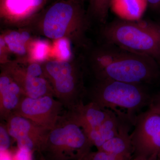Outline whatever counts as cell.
Instances as JSON below:
<instances>
[{"label":"cell","mask_w":160,"mask_h":160,"mask_svg":"<svg viewBox=\"0 0 160 160\" xmlns=\"http://www.w3.org/2000/svg\"><path fill=\"white\" fill-rule=\"evenodd\" d=\"M89 63L96 79H109L146 85L160 78V69L154 59L106 43L91 52Z\"/></svg>","instance_id":"obj_1"},{"label":"cell","mask_w":160,"mask_h":160,"mask_svg":"<svg viewBox=\"0 0 160 160\" xmlns=\"http://www.w3.org/2000/svg\"><path fill=\"white\" fill-rule=\"evenodd\" d=\"M89 20L82 0H56L45 7L28 27L47 38L85 43Z\"/></svg>","instance_id":"obj_2"},{"label":"cell","mask_w":160,"mask_h":160,"mask_svg":"<svg viewBox=\"0 0 160 160\" xmlns=\"http://www.w3.org/2000/svg\"><path fill=\"white\" fill-rule=\"evenodd\" d=\"M96 80L93 86L86 90V96L101 109H110L118 116L126 114L121 109L125 110L132 125L135 117L149 107L152 95L145 85L109 79Z\"/></svg>","instance_id":"obj_3"},{"label":"cell","mask_w":160,"mask_h":160,"mask_svg":"<svg viewBox=\"0 0 160 160\" xmlns=\"http://www.w3.org/2000/svg\"><path fill=\"white\" fill-rule=\"evenodd\" d=\"M106 42L160 62V25L149 21L119 19L105 25Z\"/></svg>","instance_id":"obj_4"},{"label":"cell","mask_w":160,"mask_h":160,"mask_svg":"<svg viewBox=\"0 0 160 160\" xmlns=\"http://www.w3.org/2000/svg\"><path fill=\"white\" fill-rule=\"evenodd\" d=\"M80 60L49 59L42 63L51 84L54 97L67 110L83 102L86 90L84 84V67Z\"/></svg>","instance_id":"obj_5"},{"label":"cell","mask_w":160,"mask_h":160,"mask_svg":"<svg viewBox=\"0 0 160 160\" xmlns=\"http://www.w3.org/2000/svg\"><path fill=\"white\" fill-rule=\"evenodd\" d=\"M92 146L84 129L62 115L49 131L40 152L47 160H78Z\"/></svg>","instance_id":"obj_6"},{"label":"cell","mask_w":160,"mask_h":160,"mask_svg":"<svg viewBox=\"0 0 160 160\" xmlns=\"http://www.w3.org/2000/svg\"><path fill=\"white\" fill-rule=\"evenodd\" d=\"M132 126L130 137L133 158H158L160 155V114L148 109L135 117Z\"/></svg>","instance_id":"obj_7"},{"label":"cell","mask_w":160,"mask_h":160,"mask_svg":"<svg viewBox=\"0 0 160 160\" xmlns=\"http://www.w3.org/2000/svg\"><path fill=\"white\" fill-rule=\"evenodd\" d=\"M1 69L11 76L26 96L34 98L47 95L54 96L42 63L13 61L2 64Z\"/></svg>","instance_id":"obj_8"},{"label":"cell","mask_w":160,"mask_h":160,"mask_svg":"<svg viewBox=\"0 0 160 160\" xmlns=\"http://www.w3.org/2000/svg\"><path fill=\"white\" fill-rule=\"evenodd\" d=\"M63 106L52 95L36 98L25 96L13 114L26 118L46 129L51 130L61 116Z\"/></svg>","instance_id":"obj_9"},{"label":"cell","mask_w":160,"mask_h":160,"mask_svg":"<svg viewBox=\"0 0 160 160\" xmlns=\"http://www.w3.org/2000/svg\"><path fill=\"white\" fill-rule=\"evenodd\" d=\"M6 121L8 132L16 141L18 149L32 152L41 151L50 130L15 114H12Z\"/></svg>","instance_id":"obj_10"},{"label":"cell","mask_w":160,"mask_h":160,"mask_svg":"<svg viewBox=\"0 0 160 160\" xmlns=\"http://www.w3.org/2000/svg\"><path fill=\"white\" fill-rule=\"evenodd\" d=\"M48 0H0L2 22L17 28L29 26L45 8Z\"/></svg>","instance_id":"obj_11"},{"label":"cell","mask_w":160,"mask_h":160,"mask_svg":"<svg viewBox=\"0 0 160 160\" xmlns=\"http://www.w3.org/2000/svg\"><path fill=\"white\" fill-rule=\"evenodd\" d=\"M18 28L9 29L1 35V64L7 62L10 54L17 62H29L30 47L34 40L31 35L33 31L28 27Z\"/></svg>","instance_id":"obj_12"},{"label":"cell","mask_w":160,"mask_h":160,"mask_svg":"<svg viewBox=\"0 0 160 160\" xmlns=\"http://www.w3.org/2000/svg\"><path fill=\"white\" fill-rule=\"evenodd\" d=\"M111 111L109 109H101L92 102L84 104L83 102L72 109L67 110L63 115L82 127L87 133L100 126Z\"/></svg>","instance_id":"obj_13"},{"label":"cell","mask_w":160,"mask_h":160,"mask_svg":"<svg viewBox=\"0 0 160 160\" xmlns=\"http://www.w3.org/2000/svg\"><path fill=\"white\" fill-rule=\"evenodd\" d=\"M26 96L22 88L7 72L0 75V116L6 120L13 114L21 100Z\"/></svg>","instance_id":"obj_14"},{"label":"cell","mask_w":160,"mask_h":160,"mask_svg":"<svg viewBox=\"0 0 160 160\" xmlns=\"http://www.w3.org/2000/svg\"><path fill=\"white\" fill-rule=\"evenodd\" d=\"M119 118L120 124L118 134L106 142L98 150L131 160L133 158V149L129 131L132 125L127 118Z\"/></svg>","instance_id":"obj_15"},{"label":"cell","mask_w":160,"mask_h":160,"mask_svg":"<svg viewBox=\"0 0 160 160\" xmlns=\"http://www.w3.org/2000/svg\"><path fill=\"white\" fill-rule=\"evenodd\" d=\"M120 124V118L112 110L100 126L86 134L93 146L98 149L106 142L118 134Z\"/></svg>","instance_id":"obj_16"},{"label":"cell","mask_w":160,"mask_h":160,"mask_svg":"<svg viewBox=\"0 0 160 160\" xmlns=\"http://www.w3.org/2000/svg\"><path fill=\"white\" fill-rule=\"evenodd\" d=\"M51 47L47 41L34 39L30 47L29 62L43 63L49 59Z\"/></svg>","instance_id":"obj_17"},{"label":"cell","mask_w":160,"mask_h":160,"mask_svg":"<svg viewBox=\"0 0 160 160\" xmlns=\"http://www.w3.org/2000/svg\"><path fill=\"white\" fill-rule=\"evenodd\" d=\"M147 0H111V5L119 12L130 15L139 14L147 4Z\"/></svg>","instance_id":"obj_18"},{"label":"cell","mask_w":160,"mask_h":160,"mask_svg":"<svg viewBox=\"0 0 160 160\" xmlns=\"http://www.w3.org/2000/svg\"><path fill=\"white\" fill-rule=\"evenodd\" d=\"M111 0H89L90 13L100 22H106Z\"/></svg>","instance_id":"obj_19"},{"label":"cell","mask_w":160,"mask_h":160,"mask_svg":"<svg viewBox=\"0 0 160 160\" xmlns=\"http://www.w3.org/2000/svg\"><path fill=\"white\" fill-rule=\"evenodd\" d=\"M56 54L55 58L69 61L73 59V53L72 51V42L66 38L61 39L56 41Z\"/></svg>","instance_id":"obj_20"},{"label":"cell","mask_w":160,"mask_h":160,"mask_svg":"<svg viewBox=\"0 0 160 160\" xmlns=\"http://www.w3.org/2000/svg\"><path fill=\"white\" fill-rule=\"evenodd\" d=\"M82 159V160H127L122 157L100 150L89 152Z\"/></svg>","instance_id":"obj_21"},{"label":"cell","mask_w":160,"mask_h":160,"mask_svg":"<svg viewBox=\"0 0 160 160\" xmlns=\"http://www.w3.org/2000/svg\"><path fill=\"white\" fill-rule=\"evenodd\" d=\"M10 135L6 128V125L1 123L0 125V150H9L11 145Z\"/></svg>","instance_id":"obj_22"},{"label":"cell","mask_w":160,"mask_h":160,"mask_svg":"<svg viewBox=\"0 0 160 160\" xmlns=\"http://www.w3.org/2000/svg\"><path fill=\"white\" fill-rule=\"evenodd\" d=\"M31 152L25 149H18L13 156V160H32Z\"/></svg>","instance_id":"obj_23"},{"label":"cell","mask_w":160,"mask_h":160,"mask_svg":"<svg viewBox=\"0 0 160 160\" xmlns=\"http://www.w3.org/2000/svg\"><path fill=\"white\" fill-rule=\"evenodd\" d=\"M148 109L160 114V91L156 94L152 95Z\"/></svg>","instance_id":"obj_24"},{"label":"cell","mask_w":160,"mask_h":160,"mask_svg":"<svg viewBox=\"0 0 160 160\" xmlns=\"http://www.w3.org/2000/svg\"><path fill=\"white\" fill-rule=\"evenodd\" d=\"M1 160H13V156L9 150H0Z\"/></svg>","instance_id":"obj_25"},{"label":"cell","mask_w":160,"mask_h":160,"mask_svg":"<svg viewBox=\"0 0 160 160\" xmlns=\"http://www.w3.org/2000/svg\"><path fill=\"white\" fill-rule=\"evenodd\" d=\"M147 2L152 8L160 9V0H147Z\"/></svg>","instance_id":"obj_26"},{"label":"cell","mask_w":160,"mask_h":160,"mask_svg":"<svg viewBox=\"0 0 160 160\" xmlns=\"http://www.w3.org/2000/svg\"><path fill=\"white\" fill-rule=\"evenodd\" d=\"M131 160H158V158H147L141 157H136L132 158Z\"/></svg>","instance_id":"obj_27"},{"label":"cell","mask_w":160,"mask_h":160,"mask_svg":"<svg viewBox=\"0 0 160 160\" xmlns=\"http://www.w3.org/2000/svg\"><path fill=\"white\" fill-rule=\"evenodd\" d=\"M158 160H160V155L158 157Z\"/></svg>","instance_id":"obj_28"}]
</instances>
